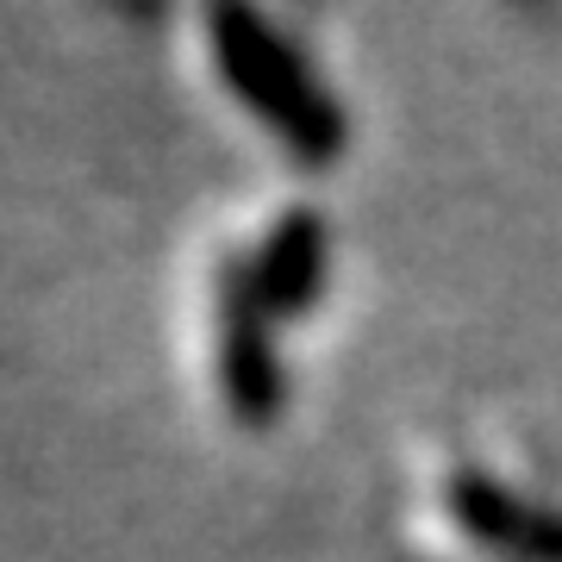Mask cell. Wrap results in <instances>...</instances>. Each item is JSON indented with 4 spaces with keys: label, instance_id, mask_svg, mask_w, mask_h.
I'll return each instance as SVG.
<instances>
[{
    "label": "cell",
    "instance_id": "1",
    "mask_svg": "<svg viewBox=\"0 0 562 562\" xmlns=\"http://www.w3.org/2000/svg\"><path fill=\"white\" fill-rule=\"evenodd\" d=\"M213 57H220L232 94L257 120L281 132V144L301 162H331L344 150V113L319 94V81L301 69V57L281 44V32L262 20L250 0H213L206 7Z\"/></svg>",
    "mask_w": 562,
    "mask_h": 562
},
{
    "label": "cell",
    "instance_id": "2",
    "mask_svg": "<svg viewBox=\"0 0 562 562\" xmlns=\"http://www.w3.org/2000/svg\"><path fill=\"white\" fill-rule=\"evenodd\" d=\"M225 344H220V375L225 401L244 425H269L281 406V362L269 350V313H262L250 276H232L225 288Z\"/></svg>",
    "mask_w": 562,
    "mask_h": 562
},
{
    "label": "cell",
    "instance_id": "3",
    "mask_svg": "<svg viewBox=\"0 0 562 562\" xmlns=\"http://www.w3.org/2000/svg\"><path fill=\"white\" fill-rule=\"evenodd\" d=\"M319 276H325V225L313 213H288L269 232L257 269H250L262 313H301L306 301H319Z\"/></svg>",
    "mask_w": 562,
    "mask_h": 562
},
{
    "label": "cell",
    "instance_id": "4",
    "mask_svg": "<svg viewBox=\"0 0 562 562\" xmlns=\"http://www.w3.org/2000/svg\"><path fill=\"white\" fill-rule=\"evenodd\" d=\"M457 513L501 550H519L531 562H562V519H543L525 501H506L501 487L475 482V475L457 482Z\"/></svg>",
    "mask_w": 562,
    "mask_h": 562
}]
</instances>
